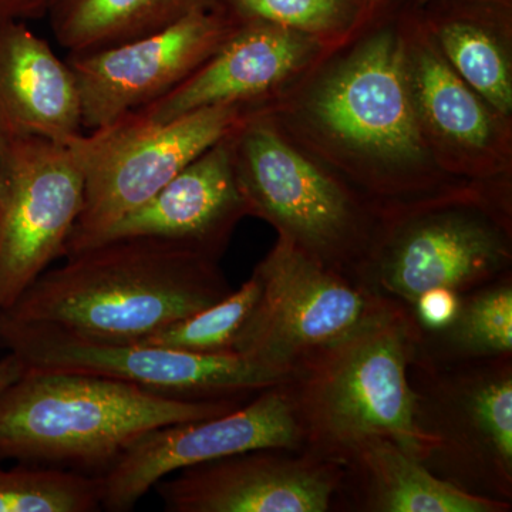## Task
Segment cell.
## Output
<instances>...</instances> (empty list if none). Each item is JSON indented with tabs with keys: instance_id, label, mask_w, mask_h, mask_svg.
<instances>
[{
	"instance_id": "6da1fadb",
	"label": "cell",
	"mask_w": 512,
	"mask_h": 512,
	"mask_svg": "<svg viewBox=\"0 0 512 512\" xmlns=\"http://www.w3.org/2000/svg\"><path fill=\"white\" fill-rule=\"evenodd\" d=\"M66 256L0 315L107 342H140L232 292L218 258L167 239H111Z\"/></svg>"
},
{
	"instance_id": "7a4b0ae2",
	"label": "cell",
	"mask_w": 512,
	"mask_h": 512,
	"mask_svg": "<svg viewBox=\"0 0 512 512\" xmlns=\"http://www.w3.org/2000/svg\"><path fill=\"white\" fill-rule=\"evenodd\" d=\"M420 333L412 309L393 303L293 370L284 386L302 450L342 464L367 441L389 439L423 460L409 382Z\"/></svg>"
},
{
	"instance_id": "3957f363",
	"label": "cell",
	"mask_w": 512,
	"mask_h": 512,
	"mask_svg": "<svg viewBox=\"0 0 512 512\" xmlns=\"http://www.w3.org/2000/svg\"><path fill=\"white\" fill-rule=\"evenodd\" d=\"M248 400H188L83 373L29 370L0 392V458L106 470L134 441Z\"/></svg>"
},
{
	"instance_id": "277c9868",
	"label": "cell",
	"mask_w": 512,
	"mask_h": 512,
	"mask_svg": "<svg viewBox=\"0 0 512 512\" xmlns=\"http://www.w3.org/2000/svg\"><path fill=\"white\" fill-rule=\"evenodd\" d=\"M423 464L476 497L512 503V355L409 367Z\"/></svg>"
},
{
	"instance_id": "5b68a950",
	"label": "cell",
	"mask_w": 512,
	"mask_h": 512,
	"mask_svg": "<svg viewBox=\"0 0 512 512\" xmlns=\"http://www.w3.org/2000/svg\"><path fill=\"white\" fill-rule=\"evenodd\" d=\"M241 119L239 104L205 107L167 123H153L134 110L67 141L83 171L84 195L66 255L92 247Z\"/></svg>"
},
{
	"instance_id": "8992f818",
	"label": "cell",
	"mask_w": 512,
	"mask_h": 512,
	"mask_svg": "<svg viewBox=\"0 0 512 512\" xmlns=\"http://www.w3.org/2000/svg\"><path fill=\"white\" fill-rule=\"evenodd\" d=\"M254 274L261 293L232 353L288 376L396 303L320 264L281 235Z\"/></svg>"
},
{
	"instance_id": "52a82bcc",
	"label": "cell",
	"mask_w": 512,
	"mask_h": 512,
	"mask_svg": "<svg viewBox=\"0 0 512 512\" xmlns=\"http://www.w3.org/2000/svg\"><path fill=\"white\" fill-rule=\"evenodd\" d=\"M248 214L330 269L352 276L370 242L348 192L318 170L264 121H238L228 134Z\"/></svg>"
},
{
	"instance_id": "ba28073f",
	"label": "cell",
	"mask_w": 512,
	"mask_h": 512,
	"mask_svg": "<svg viewBox=\"0 0 512 512\" xmlns=\"http://www.w3.org/2000/svg\"><path fill=\"white\" fill-rule=\"evenodd\" d=\"M0 343L29 370L109 377L188 400H249L291 376L237 353H192L141 342H107L0 315Z\"/></svg>"
},
{
	"instance_id": "9c48e42d",
	"label": "cell",
	"mask_w": 512,
	"mask_h": 512,
	"mask_svg": "<svg viewBox=\"0 0 512 512\" xmlns=\"http://www.w3.org/2000/svg\"><path fill=\"white\" fill-rule=\"evenodd\" d=\"M507 228L476 204H439L392 221L370 242L353 279L406 308L436 288L467 293L511 272Z\"/></svg>"
},
{
	"instance_id": "30bf717a",
	"label": "cell",
	"mask_w": 512,
	"mask_h": 512,
	"mask_svg": "<svg viewBox=\"0 0 512 512\" xmlns=\"http://www.w3.org/2000/svg\"><path fill=\"white\" fill-rule=\"evenodd\" d=\"M83 195V171L67 144L0 138V309L66 255Z\"/></svg>"
},
{
	"instance_id": "8fae6325",
	"label": "cell",
	"mask_w": 512,
	"mask_h": 512,
	"mask_svg": "<svg viewBox=\"0 0 512 512\" xmlns=\"http://www.w3.org/2000/svg\"><path fill=\"white\" fill-rule=\"evenodd\" d=\"M258 448L302 450L301 430L284 384L262 390L227 414L141 436L97 474L101 508L133 510L158 481L177 471Z\"/></svg>"
},
{
	"instance_id": "7c38bea8",
	"label": "cell",
	"mask_w": 512,
	"mask_h": 512,
	"mask_svg": "<svg viewBox=\"0 0 512 512\" xmlns=\"http://www.w3.org/2000/svg\"><path fill=\"white\" fill-rule=\"evenodd\" d=\"M238 22L215 6L191 13L151 35L84 55H69L83 130L106 126L173 92L220 49Z\"/></svg>"
},
{
	"instance_id": "4fadbf2b",
	"label": "cell",
	"mask_w": 512,
	"mask_h": 512,
	"mask_svg": "<svg viewBox=\"0 0 512 512\" xmlns=\"http://www.w3.org/2000/svg\"><path fill=\"white\" fill-rule=\"evenodd\" d=\"M342 464L305 450L258 448L177 471L156 484L170 512H328Z\"/></svg>"
},
{
	"instance_id": "5bb4252c",
	"label": "cell",
	"mask_w": 512,
	"mask_h": 512,
	"mask_svg": "<svg viewBox=\"0 0 512 512\" xmlns=\"http://www.w3.org/2000/svg\"><path fill=\"white\" fill-rule=\"evenodd\" d=\"M316 120L346 146L393 163L424 154L402 43L373 37L326 80L312 104Z\"/></svg>"
},
{
	"instance_id": "9a60e30c",
	"label": "cell",
	"mask_w": 512,
	"mask_h": 512,
	"mask_svg": "<svg viewBox=\"0 0 512 512\" xmlns=\"http://www.w3.org/2000/svg\"><path fill=\"white\" fill-rule=\"evenodd\" d=\"M228 134L93 245L111 239L160 238L220 258L235 224L248 214L235 177Z\"/></svg>"
},
{
	"instance_id": "2e32d148",
	"label": "cell",
	"mask_w": 512,
	"mask_h": 512,
	"mask_svg": "<svg viewBox=\"0 0 512 512\" xmlns=\"http://www.w3.org/2000/svg\"><path fill=\"white\" fill-rule=\"evenodd\" d=\"M306 33L262 20H244L220 49L173 92L138 109L153 123H167L205 107L241 104L269 92L306 60Z\"/></svg>"
},
{
	"instance_id": "e0dca14e",
	"label": "cell",
	"mask_w": 512,
	"mask_h": 512,
	"mask_svg": "<svg viewBox=\"0 0 512 512\" xmlns=\"http://www.w3.org/2000/svg\"><path fill=\"white\" fill-rule=\"evenodd\" d=\"M80 133L79 90L67 60L25 23H0V138L66 144Z\"/></svg>"
},
{
	"instance_id": "ac0fdd59",
	"label": "cell",
	"mask_w": 512,
	"mask_h": 512,
	"mask_svg": "<svg viewBox=\"0 0 512 512\" xmlns=\"http://www.w3.org/2000/svg\"><path fill=\"white\" fill-rule=\"evenodd\" d=\"M332 510L510 512L512 503L468 494L434 476L420 458L393 440L373 439L343 461Z\"/></svg>"
},
{
	"instance_id": "d6986e66",
	"label": "cell",
	"mask_w": 512,
	"mask_h": 512,
	"mask_svg": "<svg viewBox=\"0 0 512 512\" xmlns=\"http://www.w3.org/2000/svg\"><path fill=\"white\" fill-rule=\"evenodd\" d=\"M218 0H53L47 16L57 43L84 55L151 35Z\"/></svg>"
},
{
	"instance_id": "ffe728a7",
	"label": "cell",
	"mask_w": 512,
	"mask_h": 512,
	"mask_svg": "<svg viewBox=\"0 0 512 512\" xmlns=\"http://www.w3.org/2000/svg\"><path fill=\"white\" fill-rule=\"evenodd\" d=\"M512 355L511 272L461 295L457 318L439 332L421 330L416 356L436 362Z\"/></svg>"
},
{
	"instance_id": "44dd1931",
	"label": "cell",
	"mask_w": 512,
	"mask_h": 512,
	"mask_svg": "<svg viewBox=\"0 0 512 512\" xmlns=\"http://www.w3.org/2000/svg\"><path fill=\"white\" fill-rule=\"evenodd\" d=\"M413 72L414 92L431 126L460 146H487L493 133L490 114L466 82L430 52L420 53Z\"/></svg>"
},
{
	"instance_id": "7402d4cb",
	"label": "cell",
	"mask_w": 512,
	"mask_h": 512,
	"mask_svg": "<svg viewBox=\"0 0 512 512\" xmlns=\"http://www.w3.org/2000/svg\"><path fill=\"white\" fill-rule=\"evenodd\" d=\"M101 510L97 476L57 468L0 470V512Z\"/></svg>"
},
{
	"instance_id": "603a6c76",
	"label": "cell",
	"mask_w": 512,
	"mask_h": 512,
	"mask_svg": "<svg viewBox=\"0 0 512 512\" xmlns=\"http://www.w3.org/2000/svg\"><path fill=\"white\" fill-rule=\"evenodd\" d=\"M259 293L261 282L252 274L241 288L221 301L158 330L140 342L192 353L232 352L235 338L254 309Z\"/></svg>"
},
{
	"instance_id": "cb8c5ba5",
	"label": "cell",
	"mask_w": 512,
	"mask_h": 512,
	"mask_svg": "<svg viewBox=\"0 0 512 512\" xmlns=\"http://www.w3.org/2000/svg\"><path fill=\"white\" fill-rule=\"evenodd\" d=\"M441 46L464 82L500 113H510V67L493 36L466 20L448 22L440 29Z\"/></svg>"
},
{
	"instance_id": "d4e9b609",
	"label": "cell",
	"mask_w": 512,
	"mask_h": 512,
	"mask_svg": "<svg viewBox=\"0 0 512 512\" xmlns=\"http://www.w3.org/2000/svg\"><path fill=\"white\" fill-rule=\"evenodd\" d=\"M232 18L262 20L303 33L335 29L346 16V0H218Z\"/></svg>"
},
{
	"instance_id": "484cf974",
	"label": "cell",
	"mask_w": 512,
	"mask_h": 512,
	"mask_svg": "<svg viewBox=\"0 0 512 512\" xmlns=\"http://www.w3.org/2000/svg\"><path fill=\"white\" fill-rule=\"evenodd\" d=\"M460 306L461 293L453 289L436 288L421 293L410 309L423 332H439L454 322Z\"/></svg>"
},
{
	"instance_id": "4316f807",
	"label": "cell",
	"mask_w": 512,
	"mask_h": 512,
	"mask_svg": "<svg viewBox=\"0 0 512 512\" xmlns=\"http://www.w3.org/2000/svg\"><path fill=\"white\" fill-rule=\"evenodd\" d=\"M53 0H0V23L25 22L47 15Z\"/></svg>"
},
{
	"instance_id": "83f0119b",
	"label": "cell",
	"mask_w": 512,
	"mask_h": 512,
	"mask_svg": "<svg viewBox=\"0 0 512 512\" xmlns=\"http://www.w3.org/2000/svg\"><path fill=\"white\" fill-rule=\"evenodd\" d=\"M25 370V365L13 353L9 352L8 355L2 357L0 359V392L10 383L18 380Z\"/></svg>"
}]
</instances>
